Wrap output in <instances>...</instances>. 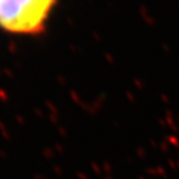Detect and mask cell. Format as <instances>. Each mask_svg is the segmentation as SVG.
Masks as SVG:
<instances>
[{
    "instance_id": "1",
    "label": "cell",
    "mask_w": 179,
    "mask_h": 179,
    "mask_svg": "<svg viewBox=\"0 0 179 179\" xmlns=\"http://www.w3.org/2000/svg\"><path fill=\"white\" fill-rule=\"evenodd\" d=\"M56 0H0V28L12 34L43 31Z\"/></svg>"
}]
</instances>
